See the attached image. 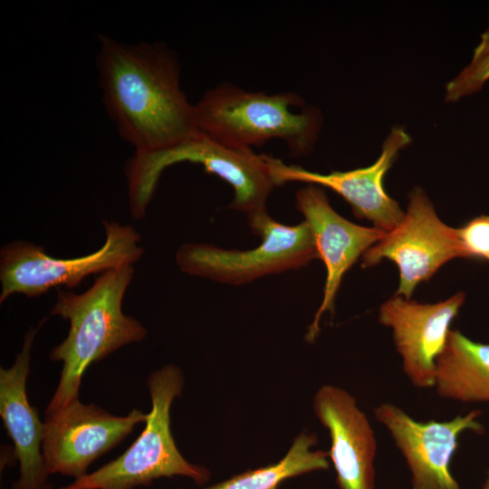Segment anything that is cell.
<instances>
[{"instance_id":"15","label":"cell","mask_w":489,"mask_h":489,"mask_svg":"<svg viewBox=\"0 0 489 489\" xmlns=\"http://www.w3.org/2000/svg\"><path fill=\"white\" fill-rule=\"evenodd\" d=\"M24 334L23 347L9 368H0V416L4 427L14 442V455L19 464L18 479L13 489H47L49 475L42 451L44 422L27 396L31 350L39 328Z\"/></svg>"},{"instance_id":"22","label":"cell","mask_w":489,"mask_h":489,"mask_svg":"<svg viewBox=\"0 0 489 489\" xmlns=\"http://www.w3.org/2000/svg\"><path fill=\"white\" fill-rule=\"evenodd\" d=\"M47 489H53V486L50 484Z\"/></svg>"},{"instance_id":"17","label":"cell","mask_w":489,"mask_h":489,"mask_svg":"<svg viewBox=\"0 0 489 489\" xmlns=\"http://www.w3.org/2000/svg\"><path fill=\"white\" fill-rule=\"evenodd\" d=\"M317 442L314 433L302 432L277 463L246 471L203 489H276L285 479L328 470L329 454L320 449L314 450Z\"/></svg>"},{"instance_id":"19","label":"cell","mask_w":489,"mask_h":489,"mask_svg":"<svg viewBox=\"0 0 489 489\" xmlns=\"http://www.w3.org/2000/svg\"><path fill=\"white\" fill-rule=\"evenodd\" d=\"M465 259L489 261V216H479L456 228Z\"/></svg>"},{"instance_id":"21","label":"cell","mask_w":489,"mask_h":489,"mask_svg":"<svg viewBox=\"0 0 489 489\" xmlns=\"http://www.w3.org/2000/svg\"><path fill=\"white\" fill-rule=\"evenodd\" d=\"M488 435H489V428H488ZM483 489H489V471H488L487 478L484 484Z\"/></svg>"},{"instance_id":"4","label":"cell","mask_w":489,"mask_h":489,"mask_svg":"<svg viewBox=\"0 0 489 489\" xmlns=\"http://www.w3.org/2000/svg\"><path fill=\"white\" fill-rule=\"evenodd\" d=\"M273 159L252 149L223 144L199 131L162 150L135 151L125 166L131 216L144 217L162 172L184 161L199 164L229 184L234 190L231 208L246 216L266 210L270 194L279 187L273 172Z\"/></svg>"},{"instance_id":"14","label":"cell","mask_w":489,"mask_h":489,"mask_svg":"<svg viewBox=\"0 0 489 489\" xmlns=\"http://www.w3.org/2000/svg\"><path fill=\"white\" fill-rule=\"evenodd\" d=\"M312 408L328 430V452L339 489H375L377 440L366 414L347 390L331 384L316 391Z\"/></svg>"},{"instance_id":"8","label":"cell","mask_w":489,"mask_h":489,"mask_svg":"<svg viewBox=\"0 0 489 489\" xmlns=\"http://www.w3.org/2000/svg\"><path fill=\"white\" fill-rule=\"evenodd\" d=\"M455 258H465L456 228L439 219L426 192L416 187L408 194L403 220L364 253L361 265L371 267L383 259L394 262L399 272L395 295L409 300L418 283Z\"/></svg>"},{"instance_id":"5","label":"cell","mask_w":489,"mask_h":489,"mask_svg":"<svg viewBox=\"0 0 489 489\" xmlns=\"http://www.w3.org/2000/svg\"><path fill=\"white\" fill-rule=\"evenodd\" d=\"M185 385L179 367L167 364L147 379L151 410L143 431L119 457L59 489H135L160 478L186 477L206 484L210 471L187 461L179 452L172 432L170 410Z\"/></svg>"},{"instance_id":"16","label":"cell","mask_w":489,"mask_h":489,"mask_svg":"<svg viewBox=\"0 0 489 489\" xmlns=\"http://www.w3.org/2000/svg\"><path fill=\"white\" fill-rule=\"evenodd\" d=\"M434 388L443 398L489 403V343L451 330L436 361Z\"/></svg>"},{"instance_id":"2","label":"cell","mask_w":489,"mask_h":489,"mask_svg":"<svg viewBox=\"0 0 489 489\" xmlns=\"http://www.w3.org/2000/svg\"><path fill=\"white\" fill-rule=\"evenodd\" d=\"M134 264H123L101 273L82 293L58 291L50 314L67 320L66 338L53 347L49 358L62 367L44 416L79 398L87 369L120 348L143 340L147 329L122 312L125 292L132 281Z\"/></svg>"},{"instance_id":"12","label":"cell","mask_w":489,"mask_h":489,"mask_svg":"<svg viewBox=\"0 0 489 489\" xmlns=\"http://www.w3.org/2000/svg\"><path fill=\"white\" fill-rule=\"evenodd\" d=\"M410 142L403 128L394 127L382 144L379 158L370 166L321 174L288 166L274 158L273 172L278 186L302 182L331 189L350 204L356 217L368 219L374 227L390 232L400 224L405 213L387 194L383 180L398 152Z\"/></svg>"},{"instance_id":"6","label":"cell","mask_w":489,"mask_h":489,"mask_svg":"<svg viewBox=\"0 0 489 489\" xmlns=\"http://www.w3.org/2000/svg\"><path fill=\"white\" fill-rule=\"evenodd\" d=\"M251 231L262 242L248 250L225 249L204 243H187L177 251L176 263L183 273L225 284L241 285L259 278L299 270L319 259L305 221L283 225L266 210L247 216Z\"/></svg>"},{"instance_id":"3","label":"cell","mask_w":489,"mask_h":489,"mask_svg":"<svg viewBox=\"0 0 489 489\" xmlns=\"http://www.w3.org/2000/svg\"><path fill=\"white\" fill-rule=\"evenodd\" d=\"M194 107L199 132L235 148L279 139L292 156L302 157L312 150L321 129L320 112L292 91L268 94L220 83Z\"/></svg>"},{"instance_id":"10","label":"cell","mask_w":489,"mask_h":489,"mask_svg":"<svg viewBox=\"0 0 489 489\" xmlns=\"http://www.w3.org/2000/svg\"><path fill=\"white\" fill-rule=\"evenodd\" d=\"M377 421L389 432L409 469L411 489H461L451 473V460L460 436L482 434V410L473 409L446 421H418L401 408L384 402L373 409Z\"/></svg>"},{"instance_id":"18","label":"cell","mask_w":489,"mask_h":489,"mask_svg":"<svg viewBox=\"0 0 489 489\" xmlns=\"http://www.w3.org/2000/svg\"><path fill=\"white\" fill-rule=\"evenodd\" d=\"M489 81V53L475 60L465 67L446 85L445 99L455 102L478 92Z\"/></svg>"},{"instance_id":"9","label":"cell","mask_w":489,"mask_h":489,"mask_svg":"<svg viewBox=\"0 0 489 489\" xmlns=\"http://www.w3.org/2000/svg\"><path fill=\"white\" fill-rule=\"evenodd\" d=\"M149 413L134 408L116 416L93 404L74 399L44 416L42 451L47 474L79 479L100 456L124 440Z\"/></svg>"},{"instance_id":"13","label":"cell","mask_w":489,"mask_h":489,"mask_svg":"<svg viewBox=\"0 0 489 489\" xmlns=\"http://www.w3.org/2000/svg\"><path fill=\"white\" fill-rule=\"evenodd\" d=\"M465 298L457 292L436 303H419L394 295L381 305L379 321L392 329L402 369L413 386L434 388L436 359Z\"/></svg>"},{"instance_id":"7","label":"cell","mask_w":489,"mask_h":489,"mask_svg":"<svg viewBox=\"0 0 489 489\" xmlns=\"http://www.w3.org/2000/svg\"><path fill=\"white\" fill-rule=\"evenodd\" d=\"M106 239L95 252L75 258H57L27 241H14L0 250V302L13 294L33 298L53 288L78 287L88 275L123 264H134L143 254L140 235L131 225L104 220Z\"/></svg>"},{"instance_id":"11","label":"cell","mask_w":489,"mask_h":489,"mask_svg":"<svg viewBox=\"0 0 489 489\" xmlns=\"http://www.w3.org/2000/svg\"><path fill=\"white\" fill-rule=\"evenodd\" d=\"M295 205L311 230L319 259L326 268L323 298L305 335L308 342H313L320 332L321 316L326 312H333L344 274L388 232L347 220L332 208L323 189L316 185L298 189Z\"/></svg>"},{"instance_id":"20","label":"cell","mask_w":489,"mask_h":489,"mask_svg":"<svg viewBox=\"0 0 489 489\" xmlns=\"http://www.w3.org/2000/svg\"><path fill=\"white\" fill-rule=\"evenodd\" d=\"M487 53H489V26L481 34L480 42L474 50L471 61H475Z\"/></svg>"},{"instance_id":"1","label":"cell","mask_w":489,"mask_h":489,"mask_svg":"<svg viewBox=\"0 0 489 489\" xmlns=\"http://www.w3.org/2000/svg\"><path fill=\"white\" fill-rule=\"evenodd\" d=\"M97 58L106 110L137 152H153L194 136L195 107L180 86L177 57L163 43L124 44L100 36Z\"/></svg>"}]
</instances>
